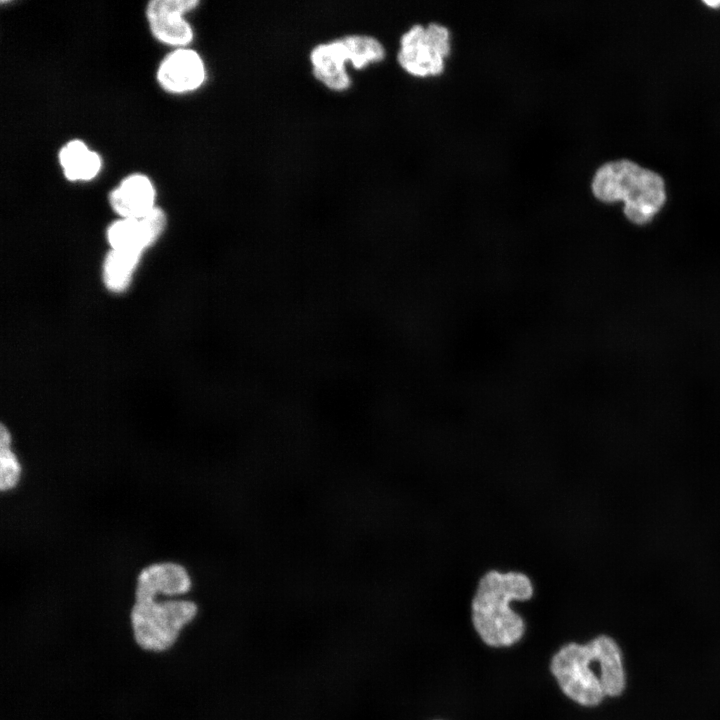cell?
<instances>
[{"mask_svg": "<svg viewBox=\"0 0 720 720\" xmlns=\"http://www.w3.org/2000/svg\"><path fill=\"white\" fill-rule=\"evenodd\" d=\"M550 669L563 693L583 706H596L606 696H619L625 672L618 644L599 635L589 643H568L554 654Z\"/></svg>", "mask_w": 720, "mask_h": 720, "instance_id": "1", "label": "cell"}, {"mask_svg": "<svg viewBox=\"0 0 720 720\" xmlns=\"http://www.w3.org/2000/svg\"><path fill=\"white\" fill-rule=\"evenodd\" d=\"M533 595L531 580L516 571L491 570L479 581L472 600V621L481 639L492 647L511 646L518 642L525 623L510 607L514 600H528Z\"/></svg>", "mask_w": 720, "mask_h": 720, "instance_id": "2", "label": "cell"}, {"mask_svg": "<svg viewBox=\"0 0 720 720\" xmlns=\"http://www.w3.org/2000/svg\"><path fill=\"white\" fill-rule=\"evenodd\" d=\"M592 191L603 202L622 201L626 217L639 225L650 222L666 200L662 177L629 160L608 162L598 168Z\"/></svg>", "mask_w": 720, "mask_h": 720, "instance_id": "3", "label": "cell"}, {"mask_svg": "<svg viewBox=\"0 0 720 720\" xmlns=\"http://www.w3.org/2000/svg\"><path fill=\"white\" fill-rule=\"evenodd\" d=\"M197 614L198 606L191 600L134 599L129 611L133 640L145 652L165 653L176 645Z\"/></svg>", "mask_w": 720, "mask_h": 720, "instance_id": "4", "label": "cell"}, {"mask_svg": "<svg viewBox=\"0 0 720 720\" xmlns=\"http://www.w3.org/2000/svg\"><path fill=\"white\" fill-rule=\"evenodd\" d=\"M385 48L375 37L350 34L314 46L309 54L314 78L334 92L350 88L352 81L346 68L363 70L385 58Z\"/></svg>", "mask_w": 720, "mask_h": 720, "instance_id": "5", "label": "cell"}, {"mask_svg": "<svg viewBox=\"0 0 720 720\" xmlns=\"http://www.w3.org/2000/svg\"><path fill=\"white\" fill-rule=\"evenodd\" d=\"M449 35L448 28L438 23L413 25L401 36L398 63L414 76L439 74L450 51Z\"/></svg>", "mask_w": 720, "mask_h": 720, "instance_id": "6", "label": "cell"}, {"mask_svg": "<svg viewBox=\"0 0 720 720\" xmlns=\"http://www.w3.org/2000/svg\"><path fill=\"white\" fill-rule=\"evenodd\" d=\"M199 4L197 0H152L146 18L152 35L160 42L184 48L193 39V30L183 15Z\"/></svg>", "mask_w": 720, "mask_h": 720, "instance_id": "7", "label": "cell"}, {"mask_svg": "<svg viewBox=\"0 0 720 720\" xmlns=\"http://www.w3.org/2000/svg\"><path fill=\"white\" fill-rule=\"evenodd\" d=\"M206 79V69L201 56L194 50L178 48L169 53L157 70V81L170 93L181 94L194 91Z\"/></svg>", "mask_w": 720, "mask_h": 720, "instance_id": "8", "label": "cell"}, {"mask_svg": "<svg viewBox=\"0 0 720 720\" xmlns=\"http://www.w3.org/2000/svg\"><path fill=\"white\" fill-rule=\"evenodd\" d=\"M166 226V215L155 207L142 218H121L107 229V239L112 249L143 253L161 235Z\"/></svg>", "mask_w": 720, "mask_h": 720, "instance_id": "9", "label": "cell"}, {"mask_svg": "<svg viewBox=\"0 0 720 720\" xmlns=\"http://www.w3.org/2000/svg\"><path fill=\"white\" fill-rule=\"evenodd\" d=\"M191 585L184 566L175 562L154 563L139 572L134 599L182 595L190 591Z\"/></svg>", "mask_w": 720, "mask_h": 720, "instance_id": "10", "label": "cell"}, {"mask_svg": "<svg viewBox=\"0 0 720 720\" xmlns=\"http://www.w3.org/2000/svg\"><path fill=\"white\" fill-rule=\"evenodd\" d=\"M155 188L139 173L125 177L109 194L112 209L122 218H142L154 208Z\"/></svg>", "mask_w": 720, "mask_h": 720, "instance_id": "11", "label": "cell"}, {"mask_svg": "<svg viewBox=\"0 0 720 720\" xmlns=\"http://www.w3.org/2000/svg\"><path fill=\"white\" fill-rule=\"evenodd\" d=\"M60 166L69 181H88L93 179L101 169V158L87 145L74 139L67 142L58 153Z\"/></svg>", "mask_w": 720, "mask_h": 720, "instance_id": "12", "label": "cell"}, {"mask_svg": "<svg viewBox=\"0 0 720 720\" xmlns=\"http://www.w3.org/2000/svg\"><path fill=\"white\" fill-rule=\"evenodd\" d=\"M142 253L111 249L103 265V280L112 292H122L130 284Z\"/></svg>", "mask_w": 720, "mask_h": 720, "instance_id": "13", "label": "cell"}, {"mask_svg": "<svg viewBox=\"0 0 720 720\" xmlns=\"http://www.w3.org/2000/svg\"><path fill=\"white\" fill-rule=\"evenodd\" d=\"M22 468L11 448V434L1 424L0 428V489L5 492L13 489L19 482Z\"/></svg>", "mask_w": 720, "mask_h": 720, "instance_id": "14", "label": "cell"}, {"mask_svg": "<svg viewBox=\"0 0 720 720\" xmlns=\"http://www.w3.org/2000/svg\"><path fill=\"white\" fill-rule=\"evenodd\" d=\"M705 3L709 6H713L714 8L720 6V1H706Z\"/></svg>", "mask_w": 720, "mask_h": 720, "instance_id": "15", "label": "cell"}]
</instances>
